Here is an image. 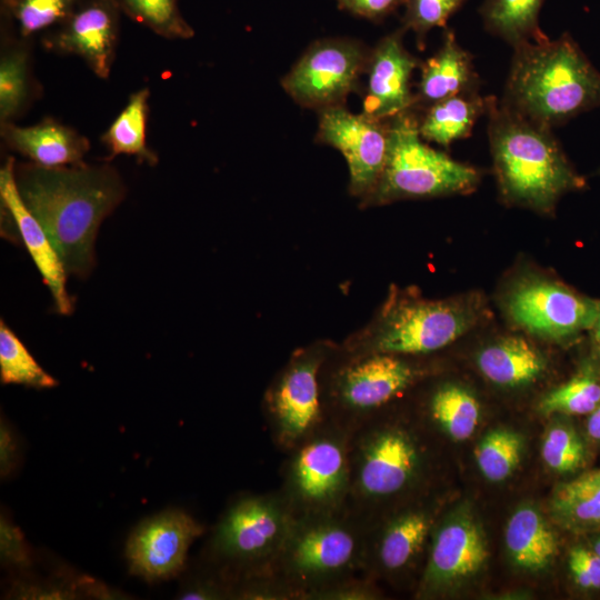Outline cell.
<instances>
[{
    "instance_id": "6da1fadb",
    "label": "cell",
    "mask_w": 600,
    "mask_h": 600,
    "mask_svg": "<svg viewBox=\"0 0 600 600\" xmlns=\"http://www.w3.org/2000/svg\"><path fill=\"white\" fill-rule=\"evenodd\" d=\"M20 194L62 260L68 274L87 277L94 266V241L102 220L124 196L119 174L108 166L16 171Z\"/></svg>"
},
{
    "instance_id": "7a4b0ae2",
    "label": "cell",
    "mask_w": 600,
    "mask_h": 600,
    "mask_svg": "<svg viewBox=\"0 0 600 600\" xmlns=\"http://www.w3.org/2000/svg\"><path fill=\"white\" fill-rule=\"evenodd\" d=\"M501 101L552 129L600 108V71L569 32L513 48Z\"/></svg>"
},
{
    "instance_id": "3957f363",
    "label": "cell",
    "mask_w": 600,
    "mask_h": 600,
    "mask_svg": "<svg viewBox=\"0 0 600 600\" xmlns=\"http://www.w3.org/2000/svg\"><path fill=\"white\" fill-rule=\"evenodd\" d=\"M484 114L494 173L506 202L550 212L564 193L586 186L550 128L530 121L493 96L486 97Z\"/></svg>"
},
{
    "instance_id": "277c9868",
    "label": "cell",
    "mask_w": 600,
    "mask_h": 600,
    "mask_svg": "<svg viewBox=\"0 0 600 600\" xmlns=\"http://www.w3.org/2000/svg\"><path fill=\"white\" fill-rule=\"evenodd\" d=\"M368 523L347 508L294 517L268 571L296 600L340 580L364 574Z\"/></svg>"
},
{
    "instance_id": "5b68a950",
    "label": "cell",
    "mask_w": 600,
    "mask_h": 600,
    "mask_svg": "<svg viewBox=\"0 0 600 600\" xmlns=\"http://www.w3.org/2000/svg\"><path fill=\"white\" fill-rule=\"evenodd\" d=\"M480 309L479 300L470 297L428 300L396 289L373 319L339 346L353 354H428L474 327Z\"/></svg>"
},
{
    "instance_id": "8992f818",
    "label": "cell",
    "mask_w": 600,
    "mask_h": 600,
    "mask_svg": "<svg viewBox=\"0 0 600 600\" xmlns=\"http://www.w3.org/2000/svg\"><path fill=\"white\" fill-rule=\"evenodd\" d=\"M416 109L388 120V152L379 181L360 207L402 199L469 193L480 181L479 171L423 142Z\"/></svg>"
},
{
    "instance_id": "52a82bcc",
    "label": "cell",
    "mask_w": 600,
    "mask_h": 600,
    "mask_svg": "<svg viewBox=\"0 0 600 600\" xmlns=\"http://www.w3.org/2000/svg\"><path fill=\"white\" fill-rule=\"evenodd\" d=\"M407 357L353 354L336 343L320 372L328 420L351 431L410 389L423 370Z\"/></svg>"
},
{
    "instance_id": "ba28073f",
    "label": "cell",
    "mask_w": 600,
    "mask_h": 600,
    "mask_svg": "<svg viewBox=\"0 0 600 600\" xmlns=\"http://www.w3.org/2000/svg\"><path fill=\"white\" fill-rule=\"evenodd\" d=\"M350 493L347 509L368 523L380 502L408 490L422 464L421 449L411 432L379 426L371 419L350 431Z\"/></svg>"
},
{
    "instance_id": "9c48e42d",
    "label": "cell",
    "mask_w": 600,
    "mask_h": 600,
    "mask_svg": "<svg viewBox=\"0 0 600 600\" xmlns=\"http://www.w3.org/2000/svg\"><path fill=\"white\" fill-rule=\"evenodd\" d=\"M350 431L328 421L289 451L279 491L294 517L338 512L350 493Z\"/></svg>"
},
{
    "instance_id": "30bf717a",
    "label": "cell",
    "mask_w": 600,
    "mask_h": 600,
    "mask_svg": "<svg viewBox=\"0 0 600 600\" xmlns=\"http://www.w3.org/2000/svg\"><path fill=\"white\" fill-rule=\"evenodd\" d=\"M334 346L318 340L297 349L266 390L263 411L272 440L283 451H291L329 421L320 372Z\"/></svg>"
},
{
    "instance_id": "8fae6325",
    "label": "cell",
    "mask_w": 600,
    "mask_h": 600,
    "mask_svg": "<svg viewBox=\"0 0 600 600\" xmlns=\"http://www.w3.org/2000/svg\"><path fill=\"white\" fill-rule=\"evenodd\" d=\"M294 520L281 493L246 496L233 503L217 526L213 551L240 566L244 576L268 571Z\"/></svg>"
},
{
    "instance_id": "7c38bea8",
    "label": "cell",
    "mask_w": 600,
    "mask_h": 600,
    "mask_svg": "<svg viewBox=\"0 0 600 600\" xmlns=\"http://www.w3.org/2000/svg\"><path fill=\"white\" fill-rule=\"evenodd\" d=\"M369 53L352 39L316 41L282 79V88L298 104L318 112L343 106L366 72Z\"/></svg>"
},
{
    "instance_id": "4fadbf2b",
    "label": "cell",
    "mask_w": 600,
    "mask_h": 600,
    "mask_svg": "<svg viewBox=\"0 0 600 600\" xmlns=\"http://www.w3.org/2000/svg\"><path fill=\"white\" fill-rule=\"evenodd\" d=\"M600 301L581 296L544 278L529 277L510 290L506 309L510 319L541 339L563 342L591 330Z\"/></svg>"
},
{
    "instance_id": "5bb4252c",
    "label": "cell",
    "mask_w": 600,
    "mask_h": 600,
    "mask_svg": "<svg viewBox=\"0 0 600 600\" xmlns=\"http://www.w3.org/2000/svg\"><path fill=\"white\" fill-rule=\"evenodd\" d=\"M317 141L339 150L349 169V192L360 202L376 188L388 152V122L344 106L319 111Z\"/></svg>"
},
{
    "instance_id": "9a60e30c",
    "label": "cell",
    "mask_w": 600,
    "mask_h": 600,
    "mask_svg": "<svg viewBox=\"0 0 600 600\" xmlns=\"http://www.w3.org/2000/svg\"><path fill=\"white\" fill-rule=\"evenodd\" d=\"M202 532L199 522L179 510L144 521L128 541L131 572L148 580L176 576L184 564L189 547Z\"/></svg>"
},
{
    "instance_id": "2e32d148",
    "label": "cell",
    "mask_w": 600,
    "mask_h": 600,
    "mask_svg": "<svg viewBox=\"0 0 600 600\" xmlns=\"http://www.w3.org/2000/svg\"><path fill=\"white\" fill-rule=\"evenodd\" d=\"M402 27L383 37L370 50L366 72L368 74L363 113L388 121L416 109V94L411 91V77L421 62L403 46Z\"/></svg>"
},
{
    "instance_id": "e0dca14e",
    "label": "cell",
    "mask_w": 600,
    "mask_h": 600,
    "mask_svg": "<svg viewBox=\"0 0 600 600\" xmlns=\"http://www.w3.org/2000/svg\"><path fill=\"white\" fill-rule=\"evenodd\" d=\"M488 550L477 523L453 516L436 530L421 580L422 593H436L476 573Z\"/></svg>"
},
{
    "instance_id": "ac0fdd59",
    "label": "cell",
    "mask_w": 600,
    "mask_h": 600,
    "mask_svg": "<svg viewBox=\"0 0 600 600\" xmlns=\"http://www.w3.org/2000/svg\"><path fill=\"white\" fill-rule=\"evenodd\" d=\"M0 198L4 212L16 227L17 238H20L30 253L51 292L56 310L61 314H70L73 307L66 288L68 273L44 228L20 194L12 158L0 170Z\"/></svg>"
},
{
    "instance_id": "d6986e66",
    "label": "cell",
    "mask_w": 600,
    "mask_h": 600,
    "mask_svg": "<svg viewBox=\"0 0 600 600\" xmlns=\"http://www.w3.org/2000/svg\"><path fill=\"white\" fill-rule=\"evenodd\" d=\"M432 524L423 509L401 511L378 529L368 524L364 576L407 569L422 552Z\"/></svg>"
},
{
    "instance_id": "ffe728a7",
    "label": "cell",
    "mask_w": 600,
    "mask_h": 600,
    "mask_svg": "<svg viewBox=\"0 0 600 600\" xmlns=\"http://www.w3.org/2000/svg\"><path fill=\"white\" fill-rule=\"evenodd\" d=\"M420 80L416 94V110L426 109L443 99L479 91L480 80L474 71L471 54L457 41L454 32L447 29L443 43L434 56L421 62Z\"/></svg>"
},
{
    "instance_id": "44dd1931",
    "label": "cell",
    "mask_w": 600,
    "mask_h": 600,
    "mask_svg": "<svg viewBox=\"0 0 600 600\" xmlns=\"http://www.w3.org/2000/svg\"><path fill=\"white\" fill-rule=\"evenodd\" d=\"M2 136L12 149L47 168L80 164L89 149L86 138L51 120L30 127L2 122Z\"/></svg>"
},
{
    "instance_id": "7402d4cb",
    "label": "cell",
    "mask_w": 600,
    "mask_h": 600,
    "mask_svg": "<svg viewBox=\"0 0 600 600\" xmlns=\"http://www.w3.org/2000/svg\"><path fill=\"white\" fill-rule=\"evenodd\" d=\"M116 36V19L110 8L92 3L71 18L56 43L58 49L82 57L97 76L107 78Z\"/></svg>"
},
{
    "instance_id": "603a6c76",
    "label": "cell",
    "mask_w": 600,
    "mask_h": 600,
    "mask_svg": "<svg viewBox=\"0 0 600 600\" xmlns=\"http://www.w3.org/2000/svg\"><path fill=\"white\" fill-rule=\"evenodd\" d=\"M477 364L489 381L519 387L537 380L544 372L547 361L529 340L509 336L484 347L478 353Z\"/></svg>"
},
{
    "instance_id": "cb8c5ba5",
    "label": "cell",
    "mask_w": 600,
    "mask_h": 600,
    "mask_svg": "<svg viewBox=\"0 0 600 600\" xmlns=\"http://www.w3.org/2000/svg\"><path fill=\"white\" fill-rule=\"evenodd\" d=\"M506 544L513 562L529 571L546 568L558 549L554 532L532 507L519 508L508 521Z\"/></svg>"
},
{
    "instance_id": "d4e9b609",
    "label": "cell",
    "mask_w": 600,
    "mask_h": 600,
    "mask_svg": "<svg viewBox=\"0 0 600 600\" xmlns=\"http://www.w3.org/2000/svg\"><path fill=\"white\" fill-rule=\"evenodd\" d=\"M423 111L418 122L421 138L448 148L471 134L478 118L486 113V97L479 91L464 92L438 101Z\"/></svg>"
},
{
    "instance_id": "484cf974",
    "label": "cell",
    "mask_w": 600,
    "mask_h": 600,
    "mask_svg": "<svg viewBox=\"0 0 600 600\" xmlns=\"http://www.w3.org/2000/svg\"><path fill=\"white\" fill-rule=\"evenodd\" d=\"M544 0H484L479 8L484 29L512 48L547 38L539 26Z\"/></svg>"
},
{
    "instance_id": "4316f807",
    "label": "cell",
    "mask_w": 600,
    "mask_h": 600,
    "mask_svg": "<svg viewBox=\"0 0 600 600\" xmlns=\"http://www.w3.org/2000/svg\"><path fill=\"white\" fill-rule=\"evenodd\" d=\"M552 511L570 529L600 526V469L561 484L553 496Z\"/></svg>"
},
{
    "instance_id": "83f0119b",
    "label": "cell",
    "mask_w": 600,
    "mask_h": 600,
    "mask_svg": "<svg viewBox=\"0 0 600 600\" xmlns=\"http://www.w3.org/2000/svg\"><path fill=\"white\" fill-rule=\"evenodd\" d=\"M429 413L432 421L451 439L463 441L472 436L478 426L480 406L467 389L446 383L432 392Z\"/></svg>"
},
{
    "instance_id": "f1b7e54d",
    "label": "cell",
    "mask_w": 600,
    "mask_h": 600,
    "mask_svg": "<svg viewBox=\"0 0 600 600\" xmlns=\"http://www.w3.org/2000/svg\"><path fill=\"white\" fill-rule=\"evenodd\" d=\"M148 98L147 88L133 93L103 136V141L110 149V158L131 154L151 166L157 163V156L146 144Z\"/></svg>"
},
{
    "instance_id": "f546056e",
    "label": "cell",
    "mask_w": 600,
    "mask_h": 600,
    "mask_svg": "<svg viewBox=\"0 0 600 600\" xmlns=\"http://www.w3.org/2000/svg\"><path fill=\"white\" fill-rule=\"evenodd\" d=\"M600 402V370L586 361L579 371L563 384L547 393L538 410L550 414H590Z\"/></svg>"
},
{
    "instance_id": "4dcf8cb0",
    "label": "cell",
    "mask_w": 600,
    "mask_h": 600,
    "mask_svg": "<svg viewBox=\"0 0 600 600\" xmlns=\"http://www.w3.org/2000/svg\"><path fill=\"white\" fill-rule=\"evenodd\" d=\"M0 376L2 383L24 384L32 388H51L56 379L33 359L24 344L0 321Z\"/></svg>"
},
{
    "instance_id": "1f68e13d",
    "label": "cell",
    "mask_w": 600,
    "mask_h": 600,
    "mask_svg": "<svg viewBox=\"0 0 600 600\" xmlns=\"http://www.w3.org/2000/svg\"><path fill=\"white\" fill-rule=\"evenodd\" d=\"M523 441L508 429L488 432L477 444L474 458L481 473L490 481L507 479L519 466Z\"/></svg>"
},
{
    "instance_id": "d6a6232c",
    "label": "cell",
    "mask_w": 600,
    "mask_h": 600,
    "mask_svg": "<svg viewBox=\"0 0 600 600\" xmlns=\"http://www.w3.org/2000/svg\"><path fill=\"white\" fill-rule=\"evenodd\" d=\"M541 454L553 471L572 473L584 464L587 451L583 440L571 426L558 423L547 431Z\"/></svg>"
},
{
    "instance_id": "836d02e7",
    "label": "cell",
    "mask_w": 600,
    "mask_h": 600,
    "mask_svg": "<svg viewBox=\"0 0 600 600\" xmlns=\"http://www.w3.org/2000/svg\"><path fill=\"white\" fill-rule=\"evenodd\" d=\"M466 0H406L402 28L416 34L420 50L426 46L428 32L436 27H446L448 19Z\"/></svg>"
},
{
    "instance_id": "e575fe53",
    "label": "cell",
    "mask_w": 600,
    "mask_h": 600,
    "mask_svg": "<svg viewBox=\"0 0 600 600\" xmlns=\"http://www.w3.org/2000/svg\"><path fill=\"white\" fill-rule=\"evenodd\" d=\"M27 53L22 49L6 53L0 63V116L7 122L21 109L27 96Z\"/></svg>"
},
{
    "instance_id": "d590c367",
    "label": "cell",
    "mask_w": 600,
    "mask_h": 600,
    "mask_svg": "<svg viewBox=\"0 0 600 600\" xmlns=\"http://www.w3.org/2000/svg\"><path fill=\"white\" fill-rule=\"evenodd\" d=\"M136 18L168 37L188 38L192 30L180 18L176 0H123Z\"/></svg>"
},
{
    "instance_id": "8d00e7d4",
    "label": "cell",
    "mask_w": 600,
    "mask_h": 600,
    "mask_svg": "<svg viewBox=\"0 0 600 600\" xmlns=\"http://www.w3.org/2000/svg\"><path fill=\"white\" fill-rule=\"evenodd\" d=\"M73 0H18L16 17L22 34L34 33L63 18Z\"/></svg>"
},
{
    "instance_id": "74e56055",
    "label": "cell",
    "mask_w": 600,
    "mask_h": 600,
    "mask_svg": "<svg viewBox=\"0 0 600 600\" xmlns=\"http://www.w3.org/2000/svg\"><path fill=\"white\" fill-rule=\"evenodd\" d=\"M380 594L372 579L359 574L309 593L304 600H374Z\"/></svg>"
},
{
    "instance_id": "f35d334b",
    "label": "cell",
    "mask_w": 600,
    "mask_h": 600,
    "mask_svg": "<svg viewBox=\"0 0 600 600\" xmlns=\"http://www.w3.org/2000/svg\"><path fill=\"white\" fill-rule=\"evenodd\" d=\"M568 563L573 581L579 588L600 589V558L593 550L580 546L572 548Z\"/></svg>"
},
{
    "instance_id": "ab89813d",
    "label": "cell",
    "mask_w": 600,
    "mask_h": 600,
    "mask_svg": "<svg viewBox=\"0 0 600 600\" xmlns=\"http://www.w3.org/2000/svg\"><path fill=\"white\" fill-rule=\"evenodd\" d=\"M406 0H337L339 8L370 21L380 22Z\"/></svg>"
},
{
    "instance_id": "60d3db41",
    "label": "cell",
    "mask_w": 600,
    "mask_h": 600,
    "mask_svg": "<svg viewBox=\"0 0 600 600\" xmlns=\"http://www.w3.org/2000/svg\"><path fill=\"white\" fill-rule=\"evenodd\" d=\"M1 554L2 558L11 562L23 563L27 561L21 533L3 520L1 521Z\"/></svg>"
},
{
    "instance_id": "b9f144b4",
    "label": "cell",
    "mask_w": 600,
    "mask_h": 600,
    "mask_svg": "<svg viewBox=\"0 0 600 600\" xmlns=\"http://www.w3.org/2000/svg\"><path fill=\"white\" fill-rule=\"evenodd\" d=\"M0 436L1 474L3 477L7 476L12 468L16 454V446L12 434L3 423L1 424Z\"/></svg>"
},
{
    "instance_id": "7bdbcfd3",
    "label": "cell",
    "mask_w": 600,
    "mask_h": 600,
    "mask_svg": "<svg viewBox=\"0 0 600 600\" xmlns=\"http://www.w3.org/2000/svg\"><path fill=\"white\" fill-rule=\"evenodd\" d=\"M587 431L592 440L600 441V402L589 414L587 421Z\"/></svg>"
},
{
    "instance_id": "ee69618b",
    "label": "cell",
    "mask_w": 600,
    "mask_h": 600,
    "mask_svg": "<svg viewBox=\"0 0 600 600\" xmlns=\"http://www.w3.org/2000/svg\"><path fill=\"white\" fill-rule=\"evenodd\" d=\"M591 331H592V336H593V339H594V342L598 347V349L600 350V308H599V312H598V316L596 318V321L591 328Z\"/></svg>"
},
{
    "instance_id": "f6af8a7d",
    "label": "cell",
    "mask_w": 600,
    "mask_h": 600,
    "mask_svg": "<svg viewBox=\"0 0 600 600\" xmlns=\"http://www.w3.org/2000/svg\"><path fill=\"white\" fill-rule=\"evenodd\" d=\"M592 550L600 558V537L594 541Z\"/></svg>"
}]
</instances>
